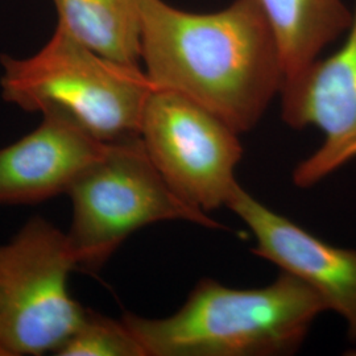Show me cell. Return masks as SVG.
I'll return each instance as SVG.
<instances>
[{"label": "cell", "mask_w": 356, "mask_h": 356, "mask_svg": "<svg viewBox=\"0 0 356 356\" xmlns=\"http://www.w3.org/2000/svg\"><path fill=\"white\" fill-rule=\"evenodd\" d=\"M107 143L64 115L42 114L24 138L0 149V204H35L66 194Z\"/></svg>", "instance_id": "obj_9"}, {"label": "cell", "mask_w": 356, "mask_h": 356, "mask_svg": "<svg viewBox=\"0 0 356 356\" xmlns=\"http://www.w3.org/2000/svg\"><path fill=\"white\" fill-rule=\"evenodd\" d=\"M254 234L252 254L304 281L344 319L356 342V251L316 238L239 186L227 204Z\"/></svg>", "instance_id": "obj_8"}, {"label": "cell", "mask_w": 356, "mask_h": 356, "mask_svg": "<svg viewBox=\"0 0 356 356\" xmlns=\"http://www.w3.org/2000/svg\"><path fill=\"white\" fill-rule=\"evenodd\" d=\"M139 136L170 189L201 211L227 206L241 186L235 176L243 157L239 134L178 92L153 90Z\"/></svg>", "instance_id": "obj_6"}, {"label": "cell", "mask_w": 356, "mask_h": 356, "mask_svg": "<svg viewBox=\"0 0 356 356\" xmlns=\"http://www.w3.org/2000/svg\"><path fill=\"white\" fill-rule=\"evenodd\" d=\"M140 63L154 89L204 106L239 135L256 127L284 83L257 0H234L210 13L143 0Z\"/></svg>", "instance_id": "obj_1"}, {"label": "cell", "mask_w": 356, "mask_h": 356, "mask_svg": "<svg viewBox=\"0 0 356 356\" xmlns=\"http://www.w3.org/2000/svg\"><path fill=\"white\" fill-rule=\"evenodd\" d=\"M6 102L40 114L64 115L103 143L140 135L154 86L140 65L115 61L57 26L40 51L0 58Z\"/></svg>", "instance_id": "obj_3"}, {"label": "cell", "mask_w": 356, "mask_h": 356, "mask_svg": "<svg viewBox=\"0 0 356 356\" xmlns=\"http://www.w3.org/2000/svg\"><path fill=\"white\" fill-rule=\"evenodd\" d=\"M56 356H145L123 319H113L86 309L76 330L54 353Z\"/></svg>", "instance_id": "obj_12"}, {"label": "cell", "mask_w": 356, "mask_h": 356, "mask_svg": "<svg viewBox=\"0 0 356 356\" xmlns=\"http://www.w3.org/2000/svg\"><path fill=\"white\" fill-rule=\"evenodd\" d=\"M66 194L72 202L66 238L76 269L86 272L99 270L128 236L154 223L184 220L222 229L170 189L140 136L107 143Z\"/></svg>", "instance_id": "obj_4"}, {"label": "cell", "mask_w": 356, "mask_h": 356, "mask_svg": "<svg viewBox=\"0 0 356 356\" xmlns=\"http://www.w3.org/2000/svg\"><path fill=\"white\" fill-rule=\"evenodd\" d=\"M326 310L318 293L281 272L252 289L201 279L172 316L124 313L122 319L145 356H279L296 353Z\"/></svg>", "instance_id": "obj_2"}, {"label": "cell", "mask_w": 356, "mask_h": 356, "mask_svg": "<svg viewBox=\"0 0 356 356\" xmlns=\"http://www.w3.org/2000/svg\"><path fill=\"white\" fill-rule=\"evenodd\" d=\"M280 54L284 82L348 31L353 10L343 0H257Z\"/></svg>", "instance_id": "obj_10"}, {"label": "cell", "mask_w": 356, "mask_h": 356, "mask_svg": "<svg viewBox=\"0 0 356 356\" xmlns=\"http://www.w3.org/2000/svg\"><path fill=\"white\" fill-rule=\"evenodd\" d=\"M343 44L282 83L281 116L293 128L317 127L323 141L293 170L298 188H312L356 159V0Z\"/></svg>", "instance_id": "obj_7"}, {"label": "cell", "mask_w": 356, "mask_h": 356, "mask_svg": "<svg viewBox=\"0 0 356 356\" xmlns=\"http://www.w3.org/2000/svg\"><path fill=\"white\" fill-rule=\"evenodd\" d=\"M76 269L66 232L41 216L0 244V356L54 355L86 312L67 289Z\"/></svg>", "instance_id": "obj_5"}, {"label": "cell", "mask_w": 356, "mask_h": 356, "mask_svg": "<svg viewBox=\"0 0 356 356\" xmlns=\"http://www.w3.org/2000/svg\"><path fill=\"white\" fill-rule=\"evenodd\" d=\"M57 26L115 61L140 65L143 0H51Z\"/></svg>", "instance_id": "obj_11"}]
</instances>
